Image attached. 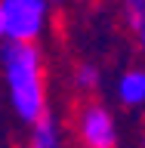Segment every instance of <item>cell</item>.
<instances>
[{"label": "cell", "instance_id": "8992f818", "mask_svg": "<svg viewBox=\"0 0 145 148\" xmlns=\"http://www.w3.org/2000/svg\"><path fill=\"white\" fill-rule=\"evenodd\" d=\"M74 86H77L80 92H93L96 86H99V68L90 65V62L77 65V71H74Z\"/></svg>", "mask_w": 145, "mask_h": 148}, {"label": "cell", "instance_id": "5b68a950", "mask_svg": "<svg viewBox=\"0 0 145 148\" xmlns=\"http://www.w3.org/2000/svg\"><path fill=\"white\" fill-rule=\"evenodd\" d=\"M31 148H62L59 127H56L53 114H43V117L31 127Z\"/></svg>", "mask_w": 145, "mask_h": 148}, {"label": "cell", "instance_id": "7a4b0ae2", "mask_svg": "<svg viewBox=\"0 0 145 148\" xmlns=\"http://www.w3.org/2000/svg\"><path fill=\"white\" fill-rule=\"evenodd\" d=\"M46 12L43 0H0L3 37L9 43H34L46 25Z\"/></svg>", "mask_w": 145, "mask_h": 148}, {"label": "cell", "instance_id": "277c9868", "mask_svg": "<svg viewBox=\"0 0 145 148\" xmlns=\"http://www.w3.org/2000/svg\"><path fill=\"white\" fill-rule=\"evenodd\" d=\"M118 96H120L124 105H130V108L145 105V71L142 68H133V71H127L124 77H120Z\"/></svg>", "mask_w": 145, "mask_h": 148}, {"label": "cell", "instance_id": "9c48e42d", "mask_svg": "<svg viewBox=\"0 0 145 148\" xmlns=\"http://www.w3.org/2000/svg\"><path fill=\"white\" fill-rule=\"evenodd\" d=\"M0 40H3V16H0Z\"/></svg>", "mask_w": 145, "mask_h": 148}, {"label": "cell", "instance_id": "3957f363", "mask_svg": "<svg viewBox=\"0 0 145 148\" xmlns=\"http://www.w3.org/2000/svg\"><path fill=\"white\" fill-rule=\"evenodd\" d=\"M77 136L87 148H114L118 145V127L111 111L99 102H87L77 111Z\"/></svg>", "mask_w": 145, "mask_h": 148}, {"label": "cell", "instance_id": "ba28073f", "mask_svg": "<svg viewBox=\"0 0 145 148\" xmlns=\"http://www.w3.org/2000/svg\"><path fill=\"white\" fill-rule=\"evenodd\" d=\"M139 40H142V49H145V18H142V25H139Z\"/></svg>", "mask_w": 145, "mask_h": 148}, {"label": "cell", "instance_id": "52a82bcc", "mask_svg": "<svg viewBox=\"0 0 145 148\" xmlns=\"http://www.w3.org/2000/svg\"><path fill=\"white\" fill-rule=\"evenodd\" d=\"M124 16H127V22L133 28L142 25V18H145V0H133V3H127L124 6Z\"/></svg>", "mask_w": 145, "mask_h": 148}, {"label": "cell", "instance_id": "6da1fadb", "mask_svg": "<svg viewBox=\"0 0 145 148\" xmlns=\"http://www.w3.org/2000/svg\"><path fill=\"white\" fill-rule=\"evenodd\" d=\"M0 65L16 114L34 127L46 114V71L37 43H6L0 53Z\"/></svg>", "mask_w": 145, "mask_h": 148}]
</instances>
